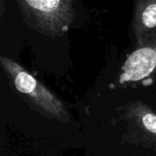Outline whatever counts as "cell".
<instances>
[{"instance_id": "5b68a950", "label": "cell", "mask_w": 156, "mask_h": 156, "mask_svg": "<svg viewBox=\"0 0 156 156\" xmlns=\"http://www.w3.org/2000/svg\"><path fill=\"white\" fill-rule=\"evenodd\" d=\"M131 31L136 48L156 40V0H136L133 4Z\"/></svg>"}, {"instance_id": "3957f363", "label": "cell", "mask_w": 156, "mask_h": 156, "mask_svg": "<svg viewBox=\"0 0 156 156\" xmlns=\"http://www.w3.org/2000/svg\"><path fill=\"white\" fill-rule=\"evenodd\" d=\"M127 130L124 142L156 151V112L141 100L132 101L119 109Z\"/></svg>"}, {"instance_id": "6da1fadb", "label": "cell", "mask_w": 156, "mask_h": 156, "mask_svg": "<svg viewBox=\"0 0 156 156\" xmlns=\"http://www.w3.org/2000/svg\"><path fill=\"white\" fill-rule=\"evenodd\" d=\"M0 65L10 83L22 100L42 117L63 124L70 122V115L63 102L22 65L1 56Z\"/></svg>"}, {"instance_id": "7a4b0ae2", "label": "cell", "mask_w": 156, "mask_h": 156, "mask_svg": "<svg viewBox=\"0 0 156 156\" xmlns=\"http://www.w3.org/2000/svg\"><path fill=\"white\" fill-rule=\"evenodd\" d=\"M16 3L24 23L47 37L63 36L75 19L71 0H17Z\"/></svg>"}, {"instance_id": "277c9868", "label": "cell", "mask_w": 156, "mask_h": 156, "mask_svg": "<svg viewBox=\"0 0 156 156\" xmlns=\"http://www.w3.org/2000/svg\"><path fill=\"white\" fill-rule=\"evenodd\" d=\"M156 79V40L136 48L123 63L119 83L122 85L147 84Z\"/></svg>"}]
</instances>
